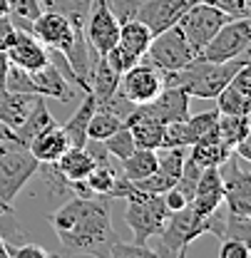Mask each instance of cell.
Masks as SVG:
<instances>
[{
  "label": "cell",
  "instance_id": "5bb4252c",
  "mask_svg": "<svg viewBox=\"0 0 251 258\" xmlns=\"http://www.w3.org/2000/svg\"><path fill=\"white\" fill-rule=\"evenodd\" d=\"M189 102H191V97L187 90L174 87V85H164L152 102H144V107L155 119H159L162 124H169V122H182L191 114Z\"/></svg>",
  "mask_w": 251,
  "mask_h": 258
},
{
  "label": "cell",
  "instance_id": "f35d334b",
  "mask_svg": "<svg viewBox=\"0 0 251 258\" xmlns=\"http://www.w3.org/2000/svg\"><path fill=\"white\" fill-rule=\"evenodd\" d=\"M8 70H10V60H8V52L0 50V87H5V80H8Z\"/></svg>",
  "mask_w": 251,
  "mask_h": 258
},
{
  "label": "cell",
  "instance_id": "ac0fdd59",
  "mask_svg": "<svg viewBox=\"0 0 251 258\" xmlns=\"http://www.w3.org/2000/svg\"><path fill=\"white\" fill-rule=\"evenodd\" d=\"M53 124H58V122H55V117L50 114V109H47V104H45V97H35V102H32L30 112L25 114V119H23L18 127H13L15 142L23 144V147H28L40 132H45V129L53 127Z\"/></svg>",
  "mask_w": 251,
  "mask_h": 258
},
{
  "label": "cell",
  "instance_id": "d6986e66",
  "mask_svg": "<svg viewBox=\"0 0 251 258\" xmlns=\"http://www.w3.org/2000/svg\"><path fill=\"white\" fill-rule=\"evenodd\" d=\"M231 154H234V149H231V147H226V144L219 139L217 127L212 129L207 137H202L196 144H191V147H189V157L196 161L202 169H204V166H221L224 161L231 157Z\"/></svg>",
  "mask_w": 251,
  "mask_h": 258
},
{
  "label": "cell",
  "instance_id": "3957f363",
  "mask_svg": "<svg viewBox=\"0 0 251 258\" xmlns=\"http://www.w3.org/2000/svg\"><path fill=\"white\" fill-rule=\"evenodd\" d=\"M209 233V216H199L191 206H182L177 211H169L167 221L159 231V248H155L157 256H177L187 253L189 243L199 236Z\"/></svg>",
  "mask_w": 251,
  "mask_h": 258
},
{
  "label": "cell",
  "instance_id": "4316f807",
  "mask_svg": "<svg viewBox=\"0 0 251 258\" xmlns=\"http://www.w3.org/2000/svg\"><path fill=\"white\" fill-rule=\"evenodd\" d=\"M249 114H219L217 117V134L231 149H234L236 142L249 137Z\"/></svg>",
  "mask_w": 251,
  "mask_h": 258
},
{
  "label": "cell",
  "instance_id": "7402d4cb",
  "mask_svg": "<svg viewBox=\"0 0 251 258\" xmlns=\"http://www.w3.org/2000/svg\"><path fill=\"white\" fill-rule=\"evenodd\" d=\"M94 109H97L94 97L90 95V92H85L80 107L72 112V117L63 124L70 147H85V144H87V124H90V117H92Z\"/></svg>",
  "mask_w": 251,
  "mask_h": 258
},
{
  "label": "cell",
  "instance_id": "8d00e7d4",
  "mask_svg": "<svg viewBox=\"0 0 251 258\" xmlns=\"http://www.w3.org/2000/svg\"><path fill=\"white\" fill-rule=\"evenodd\" d=\"M13 37H15V23L10 15H3L0 18V50H8Z\"/></svg>",
  "mask_w": 251,
  "mask_h": 258
},
{
  "label": "cell",
  "instance_id": "d4e9b609",
  "mask_svg": "<svg viewBox=\"0 0 251 258\" xmlns=\"http://www.w3.org/2000/svg\"><path fill=\"white\" fill-rule=\"evenodd\" d=\"M152 32L149 28L144 25V23H139L137 18H129V20H122L120 23V45H125L127 50H132L139 60H142V55L147 52V47H149V42H152Z\"/></svg>",
  "mask_w": 251,
  "mask_h": 258
},
{
  "label": "cell",
  "instance_id": "1f68e13d",
  "mask_svg": "<svg viewBox=\"0 0 251 258\" xmlns=\"http://www.w3.org/2000/svg\"><path fill=\"white\" fill-rule=\"evenodd\" d=\"M107 258H157L155 248L149 246H139V243H127V241H117L112 248H110V256Z\"/></svg>",
  "mask_w": 251,
  "mask_h": 258
},
{
  "label": "cell",
  "instance_id": "30bf717a",
  "mask_svg": "<svg viewBox=\"0 0 251 258\" xmlns=\"http://www.w3.org/2000/svg\"><path fill=\"white\" fill-rule=\"evenodd\" d=\"M82 30H85L87 45L99 57H105L120 40V18L112 13L107 0H94Z\"/></svg>",
  "mask_w": 251,
  "mask_h": 258
},
{
  "label": "cell",
  "instance_id": "5b68a950",
  "mask_svg": "<svg viewBox=\"0 0 251 258\" xmlns=\"http://www.w3.org/2000/svg\"><path fill=\"white\" fill-rule=\"evenodd\" d=\"M226 20H231V18L224 15L219 8H214L209 3H189V8L177 20V28L184 35L189 47L199 55L204 50V45L214 37V32L219 30Z\"/></svg>",
  "mask_w": 251,
  "mask_h": 258
},
{
  "label": "cell",
  "instance_id": "d6a6232c",
  "mask_svg": "<svg viewBox=\"0 0 251 258\" xmlns=\"http://www.w3.org/2000/svg\"><path fill=\"white\" fill-rule=\"evenodd\" d=\"M249 256H251V246L246 241H239V238H221L219 258H249Z\"/></svg>",
  "mask_w": 251,
  "mask_h": 258
},
{
  "label": "cell",
  "instance_id": "ab89813d",
  "mask_svg": "<svg viewBox=\"0 0 251 258\" xmlns=\"http://www.w3.org/2000/svg\"><path fill=\"white\" fill-rule=\"evenodd\" d=\"M0 142H15L13 129L8 127V124H3V122H0Z\"/></svg>",
  "mask_w": 251,
  "mask_h": 258
},
{
  "label": "cell",
  "instance_id": "60d3db41",
  "mask_svg": "<svg viewBox=\"0 0 251 258\" xmlns=\"http://www.w3.org/2000/svg\"><path fill=\"white\" fill-rule=\"evenodd\" d=\"M0 216H13V206L0 201Z\"/></svg>",
  "mask_w": 251,
  "mask_h": 258
},
{
  "label": "cell",
  "instance_id": "9c48e42d",
  "mask_svg": "<svg viewBox=\"0 0 251 258\" xmlns=\"http://www.w3.org/2000/svg\"><path fill=\"white\" fill-rule=\"evenodd\" d=\"M219 169L226 209L234 211V214L251 216V171L246 161H241L236 154H231Z\"/></svg>",
  "mask_w": 251,
  "mask_h": 258
},
{
  "label": "cell",
  "instance_id": "ffe728a7",
  "mask_svg": "<svg viewBox=\"0 0 251 258\" xmlns=\"http://www.w3.org/2000/svg\"><path fill=\"white\" fill-rule=\"evenodd\" d=\"M94 164H97V159L87 152V147H67L63 157L55 161L58 171L63 174L70 184L85 181V176L94 169Z\"/></svg>",
  "mask_w": 251,
  "mask_h": 258
},
{
  "label": "cell",
  "instance_id": "e575fe53",
  "mask_svg": "<svg viewBox=\"0 0 251 258\" xmlns=\"http://www.w3.org/2000/svg\"><path fill=\"white\" fill-rule=\"evenodd\" d=\"M50 251L40 243H23V246H8V258H47Z\"/></svg>",
  "mask_w": 251,
  "mask_h": 258
},
{
  "label": "cell",
  "instance_id": "e0dca14e",
  "mask_svg": "<svg viewBox=\"0 0 251 258\" xmlns=\"http://www.w3.org/2000/svg\"><path fill=\"white\" fill-rule=\"evenodd\" d=\"M67 147H70V142H67V134H65V129L60 124H53V127H47L45 132H40L28 144L30 154L40 164H55L65 154Z\"/></svg>",
  "mask_w": 251,
  "mask_h": 258
},
{
  "label": "cell",
  "instance_id": "484cf974",
  "mask_svg": "<svg viewBox=\"0 0 251 258\" xmlns=\"http://www.w3.org/2000/svg\"><path fill=\"white\" fill-rule=\"evenodd\" d=\"M214 99H217L219 114H249L251 109V92L236 87L234 82H229Z\"/></svg>",
  "mask_w": 251,
  "mask_h": 258
},
{
  "label": "cell",
  "instance_id": "9a60e30c",
  "mask_svg": "<svg viewBox=\"0 0 251 258\" xmlns=\"http://www.w3.org/2000/svg\"><path fill=\"white\" fill-rule=\"evenodd\" d=\"M224 204V189H221V169L219 166H204L199 174V181L194 186L189 206L199 216H212Z\"/></svg>",
  "mask_w": 251,
  "mask_h": 258
},
{
  "label": "cell",
  "instance_id": "836d02e7",
  "mask_svg": "<svg viewBox=\"0 0 251 258\" xmlns=\"http://www.w3.org/2000/svg\"><path fill=\"white\" fill-rule=\"evenodd\" d=\"M209 5L219 8L229 18H249V0H212Z\"/></svg>",
  "mask_w": 251,
  "mask_h": 258
},
{
  "label": "cell",
  "instance_id": "d590c367",
  "mask_svg": "<svg viewBox=\"0 0 251 258\" xmlns=\"http://www.w3.org/2000/svg\"><path fill=\"white\" fill-rule=\"evenodd\" d=\"M110 3V8H112V13L120 18V23L122 20H129V18H134V10L144 3V0H107Z\"/></svg>",
  "mask_w": 251,
  "mask_h": 258
},
{
  "label": "cell",
  "instance_id": "8992f818",
  "mask_svg": "<svg viewBox=\"0 0 251 258\" xmlns=\"http://www.w3.org/2000/svg\"><path fill=\"white\" fill-rule=\"evenodd\" d=\"M167 216H169V209L162 194H147L144 199L127 201L125 224L132 228V236H134L132 241L139 246H147V241L162 231Z\"/></svg>",
  "mask_w": 251,
  "mask_h": 258
},
{
  "label": "cell",
  "instance_id": "ba28073f",
  "mask_svg": "<svg viewBox=\"0 0 251 258\" xmlns=\"http://www.w3.org/2000/svg\"><path fill=\"white\" fill-rule=\"evenodd\" d=\"M194 57H196V52L189 47V42L184 40V35L179 32L177 25L155 35L147 52L142 55V60L155 64L159 72H174V70L189 64Z\"/></svg>",
  "mask_w": 251,
  "mask_h": 258
},
{
  "label": "cell",
  "instance_id": "f546056e",
  "mask_svg": "<svg viewBox=\"0 0 251 258\" xmlns=\"http://www.w3.org/2000/svg\"><path fill=\"white\" fill-rule=\"evenodd\" d=\"M102 147H105L107 154L115 157V159H125V157H129V154L137 149V144H134V139H132V132H129L125 124L117 129L112 137H107V139L102 142Z\"/></svg>",
  "mask_w": 251,
  "mask_h": 258
},
{
  "label": "cell",
  "instance_id": "7a4b0ae2",
  "mask_svg": "<svg viewBox=\"0 0 251 258\" xmlns=\"http://www.w3.org/2000/svg\"><path fill=\"white\" fill-rule=\"evenodd\" d=\"M244 64H249L246 55H239V57L224 60V62H209V60L194 57L189 64L174 70V72H162V82L182 87L189 92V97H196V99H214L231 82L236 70Z\"/></svg>",
  "mask_w": 251,
  "mask_h": 258
},
{
  "label": "cell",
  "instance_id": "b9f144b4",
  "mask_svg": "<svg viewBox=\"0 0 251 258\" xmlns=\"http://www.w3.org/2000/svg\"><path fill=\"white\" fill-rule=\"evenodd\" d=\"M10 13V8H8V0H0V18L3 15H8Z\"/></svg>",
  "mask_w": 251,
  "mask_h": 258
},
{
  "label": "cell",
  "instance_id": "44dd1931",
  "mask_svg": "<svg viewBox=\"0 0 251 258\" xmlns=\"http://www.w3.org/2000/svg\"><path fill=\"white\" fill-rule=\"evenodd\" d=\"M120 72H115L105 57H97L92 64V70H90V77H87V92L94 97V102L99 104V102H105V99H110V97L115 95L117 90H120Z\"/></svg>",
  "mask_w": 251,
  "mask_h": 258
},
{
  "label": "cell",
  "instance_id": "603a6c76",
  "mask_svg": "<svg viewBox=\"0 0 251 258\" xmlns=\"http://www.w3.org/2000/svg\"><path fill=\"white\" fill-rule=\"evenodd\" d=\"M35 97L32 95H23V92H13L8 87H0V122L8 124V127H18L25 114L30 112Z\"/></svg>",
  "mask_w": 251,
  "mask_h": 258
},
{
  "label": "cell",
  "instance_id": "6da1fadb",
  "mask_svg": "<svg viewBox=\"0 0 251 258\" xmlns=\"http://www.w3.org/2000/svg\"><path fill=\"white\" fill-rule=\"evenodd\" d=\"M107 196H70L50 216V226L70 253L85 256H110V248L120 241Z\"/></svg>",
  "mask_w": 251,
  "mask_h": 258
},
{
  "label": "cell",
  "instance_id": "277c9868",
  "mask_svg": "<svg viewBox=\"0 0 251 258\" xmlns=\"http://www.w3.org/2000/svg\"><path fill=\"white\" fill-rule=\"evenodd\" d=\"M40 161L28 147L18 142H0V201L10 204L23 191V186L37 174Z\"/></svg>",
  "mask_w": 251,
  "mask_h": 258
},
{
  "label": "cell",
  "instance_id": "52a82bcc",
  "mask_svg": "<svg viewBox=\"0 0 251 258\" xmlns=\"http://www.w3.org/2000/svg\"><path fill=\"white\" fill-rule=\"evenodd\" d=\"M251 45V23L249 18H231L214 32V37L204 45V50L196 55L209 62L234 60L239 55H246Z\"/></svg>",
  "mask_w": 251,
  "mask_h": 258
},
{
  "label": "cell",
  "instance_id": "4dcf8cb0",
  "mask_svg": "<svg viewBox=\"0 0 251 258\" xmlns=\"http://www.w3.org/2000/svg\"><path fill=\"white\" fill-rule=\"evenodd\" d=\"M105 60H107V64H110L115 72H120V75H122V72H127L132 64L139 62V57H137L132 50H127L125 45H120V42H117V45H115V47H112V50L105 55Z\"/></svg>",
  "mask_w": 251,
  "mask_h": 258
},
{
  "label": "cell",
  "instance_id": "cb8c5ba5",
  "mask_svg": "<svg viewBox=\"0 0 251 258\" xmlns=\"http://www.w3.org/2000/svg\"><path fill=\"white\" fill-rule=\"evenodd\" d=\"M157 169V149H134L129 157L120 159V174L129 181H139Z\"/></svg>",
  "mask_w": 251,
  "mask_h": 258
},
{
  "label": "cell",
  "instance_id": "83f0119b",
  "mask_svg": "<svg viewBox=\"0 0 251 258\" xmlns=\"http://www.w3.org/2000/svg\"><path fill=\"white\" fill-rule=\"evenodd\" d=\"M92 3L94 0H40L42 10L60 13V15H65L72 25H85Z\"/></svg>",
  "mask_w": 251,
  "mask_h": 258
},
{
  "label": "cell",
  "instance_id": "74e56055",
  "mask_svg": "<svg viewBox=\"0 0 251 258\" xmlns=\"http://www.w3.org/2000/svg\"><path fill=\"white\" fill-rule=\"evenodd\" d=\"M162 199H164V204H167V209L169 211H177V209H182V206H187V196L179 191L177 186H172V189H167V191L162 194Z\"/></svg>",
  "mask_w": 251,
  "mask_h": 258
},
{
  "label": "cell",
  "instance_id": "8fae6325",
  "mask_svg": "<svg viewBox=\"0 0 251 258\" xmlns=\"http://www.w3.org/2000/svg\"><path fill=\"white\" fill-rule=\"evenodd\" d=\"M162 87H164L162 72H159L155 64L144 62V60L132 64L127 72H122V77H120V90L125 92V97L132 104L152 102V99L159 95Z\"/></svg>",
  "mask_w": 251,
  "mask_h": 258
},
{
  "label": "cell",
  "instance_id": "f1b7e54d",
  "mask_svg": "<svg viewBox=\"0 0 251 258\" xmlns=\"http://www.w3.org/2000/svg\"><path fill=\"white\" fill-rule=\"evenodd\" d=\"M122 124H125V122H122L120 117H115L112 112H107V109H94L92 117H90V124H87V139L105 142L107 137H112Z\"/></svg>",
  "mask_w": 251,
  "mask_h": 258
},
{
  "label": "cell",
  "instance_id": "2e32d148",
  "mask_svg": "<svg viewBox=\"0 0 251 258\" xmlns=\"http://www.w3.org/2000/svg\"><path fill=\"white\" fill-rule=\"evenodd\" d=\"M125 127L132 132V139L139 149H159L162 137H164V124L155 119L144 104H134L132 112L125 117Z\"/></svg>",
  "mask_w": 251,
  "mask_h": 258
},
{
  "label": "cell",
  "instance_id": "4fadbf2b",
  "mask_svg": "<svg viewBox=\"0 0 251 258\" xmlns=\"http://www.w3.org/2000/svg\"><path fill=\"white\" fill-rule=\"evenodd\" d=\"M189 3L191 0H144L134 10V18L144 23L152 35H159L162 30L177 25V20L189 8Z\"/></svg>",
  "mask_w": 251,
  "mask_h": 258
},
{
  "label": "cell",
  "instance_id": "7c38bea8",
  "mask_svg": "<svg viewBox=\"0 0 251 258\" xmlns=\"http://www.w3.org/2000/svg\"><path fill=\"white\" fill-rule=\"evenodd\" d=\"M5 52H8L10 64H15L20 70H28V72L40 70V67H45L50 62L47 47L23 25H15V37H13V42H10V47Z\"/></svg>",
  "mask_w": 251,
  "mask_h": 258
}]
</instances>
